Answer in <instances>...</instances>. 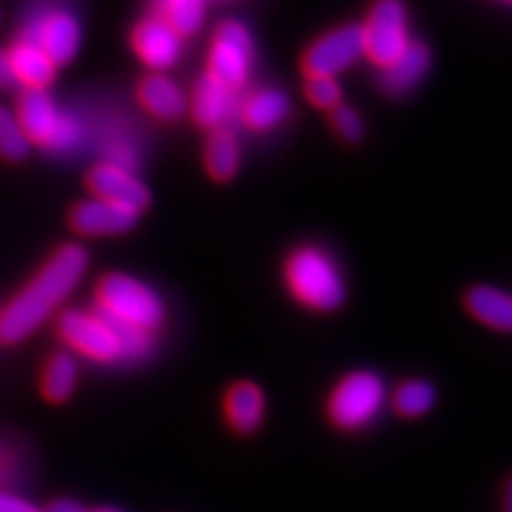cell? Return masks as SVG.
Instances as JSON below:
<instances>
[{
  "label": "cell",
  "instance_id": "1",
  "mask_svg": "<svg viewBox=\"0 0 512 512\" xmlns=\"http://www.w3.org/2000/svg\"><path fill=\"white\" fill-rule=\"evenodd\" d=\"M88 252L67 244L52 254L22 291L0 310V342L20 344L39 331L67 301L88 271Z\"/></svg>",
  "mask_w": 512,
  "mask_h": 512
},
{
  "label": "cell",
  "instance_id": "2",
  "mask_svg": "<svg viewBox=\"0 0 512 512\" xmlns=\"http://www.w3.org/2000/svg\"><path fill=\"white\" fill-rule=\"evenodd\" d=\"M58 338L75 357L107 367H135L152 359L158 338L128 333L94 308L64 310L56 323Z\"/></svg>",
  "mask_w": 512,
  "mask_h": 512
},
{
  "label": "cell",
  "instance_id": "3",
  "mask_svg": "<svg viewBox=\"0 0 512 512\" xmlns=\"http://www.w3.org/2000/svg\"><path fill=\"white\" fill-rule=\"evenodd\" d=\"M92 308L116 327L148 338H160L169 318L163 295L146 280L124 271H111L96 282Z\"/></svg>",
  "mask_w": 512,
  "mask_h": 512
},
{
  "label": "cell",
  "instance_id": "4",
  "mask_svg": "<svg viewBox=\"0 0 512 512\" xmlns=\"http://www.w3.org/2000/svg\"><path fill=\"white\" fill-rule=\"evenodd\" d=\"M282 280L288 295L303 310L331 314L346 303L344 271L333 254L320 246L306 244L288 252L282 265Z\"/></svg>",
  "mask_w": 512,
  "mask_h": 512
},
{
  "label": "cell",
  "instance_id": "5",
  "mask_svg": "<svg viewBox=\"0 0 512 512\" xmlns=\"http://www.w3.org/2000/svg\"><path fill=\"white\" fill-rule=\"evenodd\" d=\"M389 404V387L384 378L374 370H352L333 384L325 414L329 423L344 434L374 425Z\"/></svg>",
  "mask_w": 512,
  "mask_h": 512
},
{
  "label": "cell",
  "instance_id": "6",
  "mask_svg": "<svg viewBox=\"0 0 512 512\" xmlns=\"http://www.w3.org/2000/svg\"><path fill=\"white\" fill-rule=\"evenodd\" d=\"M13 111L30 143L52 154L75 152L86 139L84 120L62 109L47 90H24Z\"/></svg>",
  "mask_w": 512,
  "mask_h": 512
},
{
  "label": "cell",
  "instance_id": "7",
  "mask_svg": "<svg viewBox=\"0 0 512 512\" xmlns=\"http://www.w3.org/2000/svg\"><path fill=\"white\" fill-rule=\"evenodd\" d=\"M20 39L39 45L56 67H62V64H69L82 47V22L71 9L62 5H35L22 22Z\"/></svg>",
  "mask_w": 512,
  "mask_h": 512
},
{
  "label": "cell",
  "instance_id": "8",
  "mask_svg": "<svg viewBox=\"0 0 512 512\" xmlns=\"http://www.w3.org/2000/svg\"><path fill=\"white\" fill-rule=\"evenodd\" d=\"M363 56L384 69L406 52L412 43L408 30V9L404 0H376L365 24H361Z\"/></svg>",
  "mask_w": 512,
  "mask_h": 512
},
{
  "label": "cell",
  "instance_id": "9",
  "mask_svg": "<svg viewBox=\"0 0 512 512\" xmlns=\"http://www.w3.org/2000/svg\"><path fill=\"white\" fill-rule=\"evenodd\" d=\"M254 69V41L250 30L237 20L222 22L212 37L207 73L220 84L239 92L250 82Z\"/></svg>",
  "mask_w": 512,
  "mask_h": 512
},
{
  "label": "cell",
  "instance_id": "10",
  "mask_svg": "<svg viewBox=\"0 0 512 512\" xmlns=\"http://www.w3.org/2000/svg\"><path fill=\"white\" fill-rule=\"evenodd\" d=\"M359 58H363L361 26L348 24L329 30L308 47L303 54V71L306 75L338 77L359 62Z\"/></svg>",
  "mask_w": 512,
  "mask_h": 512
},
{
  "label": "cell",
  "instance_id": "11",
  "mask_svg": "<svg viewBox=\"0 0 512 512\" xmlns=\"http://www.w3.org/2000/svg\"><path fill=\"white\" fill-rule=\"evenodd\" d=\"M131 45L135 56L152 69V73H165L180 62L184 37L152 13L133 28Z\"/></svg>",
  "mask_w": 512,
  "mask_h": 512
},
{
  "label": "cell",
  "instance_id": "12",
  "mask_svg": "<svg viewBox=\"0 0 512 512\" xmlns=\"http://www.w3.org/2000/svg\"><path fill=\"white\" fill-rule=\"evenodd\" d=\"M141 214L131 207L90 197L71 212V229L82 237H120L131 233Z\"/></svg>",
  "mask_w": 512,
  "mask_h": 512
},
{
  "label": "cell",
  "instance_id": "13",
  "mask_svg": "<svg viewBox=\"0 0 512 512\" xmlns=\"http://www.w3.org/2000/svg\"><path fill=\"white\" fill-rule=\"evenodd\" d=\"M88 188L92 197L105 199L143 212L150 205V190L131 169H124L111 163H99L88 173Z\"/></svg>",
  "mask_w": 512,
  "mask_h": 512
},
{
  "label": "cell",
  "instance_id": "14",
  "mask_svg": "<svg viewBox=\"0 0 512 512\" xmlns=\"http://www.w3.org/2000/svg\"><path fill=\"white\" fill-rule=\"evenodd\" d=\"M222 416L237 436H252L267 419V395L261 384L252 380H235L224 391Z\"/></svg>",
  "mask_w": 512,
  "mask_h": 512
},
{
  "label": "cell",
  "instance_id": "15",
  "mask_svg": "<svg viewBox=\"0 0 512 512\" xmlns=\"http://www.w3.org/2000/svg\"><path fill=\"white\" fill-rule=\"evenodd\" d=\"M235 99L237 92L220 84L210 73H203L188 96V111L207 131H220V128H227L229 120L237 114Z\"/></svg>",
  "mask_w": 512,
  "mask_h": 512
},
{
  "label": "cell",
  "instance_id": "16",
  "mask_svg": "<svg viewBox=\"0 0 512 512\" xmlns=\"http://www.w3.org/2000/svg\"><path fill=\"white\" fill-rule=\"evenodd\" d=\"M137 96L141 107L156 120L175 122L184 118L188 111V94L165 73H152L143 77L137 88Z\"/></svg>",
  "mask_w": 512,
  "mask_h": 512
},
{
  "label": "cell",
  "instance_id": "17",
  "mask_svg": "<svg viewBox=\"0 0 512 512\" xmlns=\"http://www.w3.org/2000/svg\"><path fill=\"white\" fill-rule=\"evenodd\" d=\"M431 67V54L419 41H412L406 52L389 67L380 69V88L389 96H406L419 86Z\"/></svg>",
  "mask_w": 512,
  "mask_h": 512
},
{
  "label": "cell",
  "instance_id": "18",
  "mask_svg": "<svg viewBox=\"0 0 512 512\" xmlns=\"http://www.w3.org/2000/svg\"><path fill=\"white\" fill-rule=\"evenodd\" d=\"M15 82L24 90H47L56 77V64L39 45L26 39H15L7 50Z\"/></svg>",
  "mask_w": 512,
  "mask_h": 512
},
{
  "label": "cell",
  "instance_id": "19",
  "mask_svg": "<svg viewBox=\"0 0 512 512\" xmlns=\"http://www.w3.org/2000/svg\"><path fill=\"white\" fill-rule=\"evenodd\" d=\"M466 312L491 331L508 333L512 327V299L506 291L491 284H476L463 297Z\"/></svg>",
  "mask_w": 512,
  "mask_h": 512
},
{
  "label": "cell",
  "instance_id": "20",
  "mask_svg": "<svg viewBox=\"0 0 512 512\" xmlns=\"http://www.w3.org/2000/svg\"><path fill=\"white\" fill-rule=\"evenodd\" d=\"M288 111H291V103H288L286 94L276 88L254 90L237 105L239 120L259 133L274 131L286 120Z\"/></svg>",
  "mask_w": 512,
  "mask_h": 512
},
{
  "label": "cell",
  "instance_id": "21",
  "mask_svg": "<svg viewBox=\"0 0 512 512\" xmlns=\"http://www.w3.org/2000/svg\"><path fill=\"white\" fill-rule=\"evenodd\" d=\"M79 382V361L69 350H60L47 359L41 374V393L52 404H64L73 397Z\"/></svg>",
  "mask_w": 512,
  "mask_h": 512
},
{
  "label": "cell",
  "instance_id": "22",
  "mask_svg": "<svg viewBox=\"0 0 512 512\" xmlns=\"http://www.w3.org/2000/svg\"><path fill=\"white\" fill-rule=\"evenodd\" d=\"M242 165V148L229 128L212 131L205 143V169L216 182L233 180Z\"/></svg>",
  "mask_w": 512,
  "mask_h": 512
},
{
  "label": "cell",
  "instance_id": "23",
  "mask_svg": "<svg viewBox=\"0 0 512 512\" xmlns=\"http://www.w3.org/2000/svg\"><path fill=\"white\" fill-rule=\"evenodd\" d=\"M393 412L402 419H423L438 404V389L425 378H408L389 393Z\"/></svg>",
  "mask_w": 512,
  "mask_h": 512
},
{
  "label": "cell",
  "instance_id": "24",
  "mask_svg": "<svg viewBox=\"0 0 512 512\" xmlns=\"http://www.w3.org/2000/svg\"><path fill=\"white\" fill-rule=\"evenodd\" d=\"M154 15L165 20L182 37L197 35L205 20L207 0H152Z\"/></svg>",
  "mask_w": 512,
  "mask_h": 512
},
{
  "label": "cell",
  "instance_id": "25",
  "mask_svg": "<svg viewBox=\"0 0 512 512\" xmlns=\"http://www.w3.org/2000/svg\"><path fill=\"white\" fill-rule=\"evenodd\" d=\"M30 146L32 143L26 137L15 111L0 105V156L18 163V160L28 156Z\"/></svg>",
  "mask_w": 512,
  "mask_h": 512
},
{
  "label": "cell",
  "instance_id": "26",
  "mask_svg": "<svg viewBox=\"0 0 512 512\" xmlns=\"http://www.w3.org/2000/svg\"><path fill=\"white\" fill-rule=\"evenodd\" d=\"M306 96L308 101L318 107L333 111L342 105V86L338 77H323V75H306Z\"/></svg>",
  "mask_w": 512,
  "mask_h": 512
},
{
  "label": "cell",
  "instance_id": "27",
  "mask_svg": "<svg viewBox=\"0 0 512 512\" xmlns=\"http://www.w3.org/2000/svg\"><path fill=\"white\" fill-rule=\"evenodd\" d=\"M333 128L344 141L357 143L363 137V120L355 109L348 105H340L333 109Z\"/></svg>",
  "mask_w": 512,
  "mask_h": 512
},
{
  "label": "cell",
  "instance_id": "28",
  "mask_svg": "<svg viewBox=\"0 0 512 512\" xmlns=\"http://www.w3.org/2000/svg\"><path fill=\"white\" fill-rule=\"evenodd\" d=\"M0 512H43V508L24 500L22 495L0 491Z\"/></svg>",
  "mask_w": 512,
  "mask_h": 512
},
{
  "label": "cell",
  "instance_id": "29",
  "mask_svg": "<svg viewBox=\"0 0 512 512\" xmlns=\"http://www.w3.org/2000/svg\"><path fill=\"white\" fill-rule=\"evenodd\" d=\"M13 86H18V82H15L9 54L7 50H0V90H9Z\"/></svg>",
  "mask_w": 512,
  "mask_h": 512
},
{
  "label": "cell",
  "instance_id": "30",
  "mask_svg": "<svg viewBox=\"0 0 512 512\" xmlns=\"http://www.w3.org/2000/svg\"><path fill=\"white\" fill-rule=\"evenodd\" d=\"M43 512H90V508L77 500L60 498V500H54L47 508H43Z\"/></svg>",
  "mask_w": 512,
  "mask_h": 512
},
{
  "label": "cell",
  "instance_id": "31",
  "mask_svg": "<svg viewBox=\"0 0 512 512\" xmlns=\"http://www.w3.org/2000/svg\"><path fill=\"white\" fill-rule=\"evenodd\" d=\"M90 512H126L118 506H96V508H90Z\"/></svg>",
  "mask_w": 512,
  "mask_h": 512
},
{
  "label": "cell",
  "instance_id": "32",
  "mask_svg": "<svg viewBox=\"0 0 512 512\" xmlns=\"http://www.w3.org/2000/svg\"><path fill=\"white\" fill-rule=\"evenodd\" d=\"M502 3H508V0H502Z\"/></svg>",
  "mask_w": 512,
  "mask_h": 512
}]
</instances>
